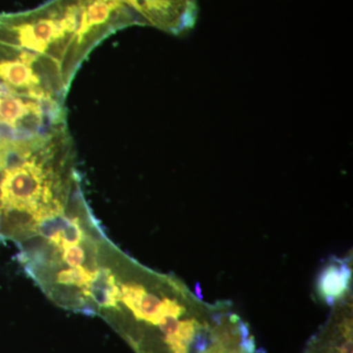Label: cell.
<instances>
[{
    "mask_svg": "<svg viewBox=\"0 0 353 353\" xmlns=\"http://www.w3.org/2000/svg\"><path fill=\"white\" fill-rule=\"evenodd\" d=\"M127 25L116 0H50L24 12L0 13V46L54 65L73 80L88 53Z\"/></svg>",
    "mask_w": 353,
    "mask_h": 353,
    "instance_id": "cell-1",
    "label": "cell"
},
{
    "mask_svg": "<svg viewBox=\"0 0 353 353\" xmlns=\"http://www.w3.org/2000/svg\"><path fill=\"white\" fill-rule=\"evenodd\" d=\"M78 189L67 126L43 136L13 139L0 168V236L63 210V203Z\"/></svg>",
    "mask_w": 353,
    "mask_h": 353,
    "instance_id": "cell-2",
    "label": "cell"
},
{
    "mask_svg": "<svg viewBox=\"0 0 353 353\" xmlns=\"http://www.w3.org/2000/svg\"><path fill=\"white\" fill-rule=\"evenodd\" d=\"M65 126L64 104L18 94L0 83V139L34 138Z\"/></svg>",
    "mask_w": 353,
    "mask_h": 353,
    "instance_id": "cell-3",
    "label": "cell"
},
{
    "mask_svg": "<svg viewBox=\"0 0 353 353\" xmlns=\"http://www.w3.org/2000/svg\"><path fill=\"white\" fill-rule=\"evenodd\" d=\"M134 25L152 26L169 34L189 31L196 24V0H118Z\"/></svg>",
    "mask_w": 353,
    "mask_h": 353,
    "instance_id": "cell-4",
    "label": "cell"
},
{
    "mask_svg": "<svg viewBox=\"0 0 353 353\" xmlns=\"http://www.w3.org/2000/svg\"><path fill=\"white\" fill-rule=\"evenodd\" d=\"M352 269L347 263L340 266L330 265L326 267L318 279V290L327 304L334 305L336 299H340L350 288Z\"/></svg>",
    "mask_w": 353,
    "mask_h": 353,
    "instance_id": "cell-5",
    "label": "cell"
},
{
    "mask_svg": "<svg viewBox=\"0 0 353 353\" xmlns=\"http://www.w3.org/2000/svg\"><path fill=\"white\" fill-rule=\"evenodd\" d=\"M83 296L92 299L101 307H117L121 301V290L108 269L95 272L88 289L83 290Z\"/></svg>",
    "mask_w": 353,
    "mask_h": 353,
    "instance_id": "cell-6",
    "label": "cell"
},
{
    "mask_svg": "<svg viewBox=\"0 0 353 353\" xmlns=\"http://www.w3.org/2000/svg\"><path fill=\"white\" fill-rule=\"evenodd\" d=\"M94 273L90 272L85 267L78 268L64 269L57 274V284L67 285V287L82 288L83 290L88 289V285L94 279Z\"/></svg>",
    "mask_w": 353,
    "mask_h": 353,
    "instance_id": "cell-7",
    "label": "cell"
},
{
    "mask_svg": "<svg viewBox=\"0 0 353 353\" xmlns=\"http://www.w3.org/2000/svg\"><path fill=\"white\" fill-rule=\"evenodd\" d=\"M160 305H161V301L157 296L146 292L139 303L138 314L136 316L137 319L143 320L150 324L158 325L160 321Z\"/></svg>",
    "mask_w": 353,
    "mask_h": 353,
    "instance_id": "cell-8",
    "label": "cell"
},
{
    "mask_svg": "<svg viewBox=\"0 0 353 353\" xmlns=\"http://www.w3.org/2000/svg\"><path fill=\"white\" fill-rule=\"evenodd\" d=\"M145 294L146 290L141 285L128 284L121 287V301L132 311L134 317L138 314L139 303Z\"/></svg>",
    "mask_w": 353,
    "mask_h": 353,
    "instance_id": "cell-9",
    "label": "cell"
},
{
    "mask_svg": "<svg viewBox=\"0 0 353 353\" xmlns=\"http://www.w3.org/2000/svg\"><path fill=\"white\" fill-rule=\"evenodd\" d=\"M62 259H63L65 263L72 267V268L82 267L85 261V250L79 245L68 246V248H64Z\"/></svg>",
    "mask_w": 353,
    "mask_h": 353,
    "instance_id": "cell-10",
    "label": "cell"
},
{
    "mask_svg": "<svg viewBox=\"0 0 353 353\" xmlns=\"http://www.w3.org/2000/svg\"><path fill=\"white\" fill-rule=\"evenodd\" d=\"M199 329H201V324L196 319H188L179 323L178 331L174 334H176L183 343L190 345L194 341Z\"/></svg>",
    "mask_w": 353,
    "mask_h": 353,
    "instance_id": "cell-11",
    "label": "cell"
},
{
    "mask_svg": "<svg viewBox=\"0 0 353 353\" xmlns=\"http://www.w3.org/2000/svg\"><path fill=\"white\" fill-rule=\"evenodd\" d=\"M185 308L179 304L176 299H164L160 305L159 315L160 320L165 316H171V317L179 318L185 313Z\"/></svg>",
    "mask_w": 353,
    "mask_h": 353,
    "instance_id": "cell-12",
    "label": "cell"
},
{
    "mask_svg": "<svg viewBox=\"0 0 353 353\" xmlns=\"http://www.w3.org/2000/svg\"><path fill=\"white\" fill-rule=\"evenodd\" d=\"M165 343L168 345L172 353H188L189 352V345L181 341L176 334L165 336Z\"/></svg>",
    "mask_w": 353,
    "mask_h": 353,
    "instance_id": "cell-13",
    "label": "cell"
},
{
    "mask_svg": "<svg viewBox=\"0 0 353 353\" xmlns=\"http://www.w3.org/2000/svg\"><path fill=\"white\" fill-rule=\"evenodd\" d=\"M179 323L180 321H179L178 318L165 316L158 323V326L163 332L165 336H169V334H174L178 331Z\"/></svg>",
    "mask_w": 353,
    "mask_h": 353,
    "instance_id": "cell-14",
    "label": "cell"
}]
</instances>
